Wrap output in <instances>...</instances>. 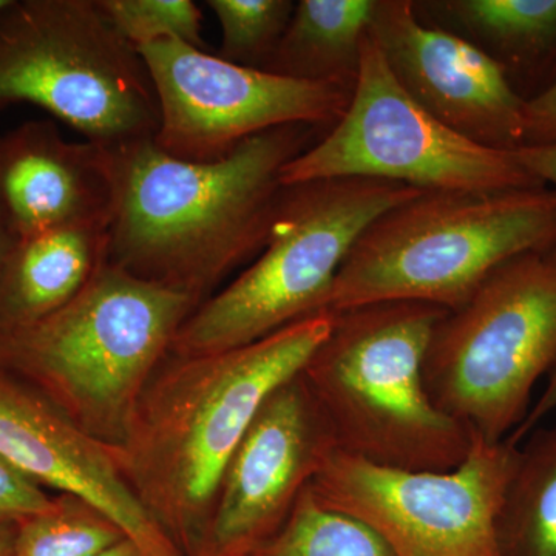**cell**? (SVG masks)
<instances>
[{
	"label": "cell",
	"mask_w": 556,
	"mask_h": 556,
	"mask_svg": "<svg viewBox=\"0 0 556 556\" xmlns=\"http://www.w3.org/2000/svg\"><path fill=\"white\" fill-rule=\"evenodd\" d=\"M317 127H277L223 159L167 155L153 138L110 149L115 199L108 263L201 300L265 247L285 167L314 144Z\"/></svg>",
	"instance_id": "1"
},
{
	"label": "cell",
	"mask_w": 556,
	"mask_h": 556,
	"mask_svg": "<svg viewBox=\"0 0 556 556\" xmlns=\"http://www.w3.org/2000/svg\"><path fill=\"white\" fill-rule=\"evenodd\" d=\"M332 314L251 345L170 358L139 399L118 450L124 478L182 556H200L230 457L278 387L306 367Z\"/></svg>",
	"instance_id": "2"
},
{
	"label": "cell",
	"mask_w": 556,
	"mask_h": 556,
	"mask_svg": "<svg viewBox=\"0 0 556 556\" xmlns=\"http://www.w3.org/2000/svg\"><path fill=\"white\" fill-rule=\"evenodd\" d=\"M201 300L105 263L49 317L0 332V368L30 383L89 437L119 447L146 388Z\"/></svg>",
	"instance_id": "3"
},
{
	"label": "cell",
	"mask_w": 556,
	"mask_h": 556,
	"mask_svg": "<svg viewBox=\"0 0 556 556\" xmlns=\"http://www.w3.org/2000/svg\"><path fill=\"white\" fill-rule=\"evenodd\" d=\"M447 313L420 302L331 313L302 378L340 452L415 471H448L466 459L473 434L433 404L424 382L431 336Z\"/></svg>",
	"instance_id": "4"
},
{
	"label": "cell",
	"mask_w": 556,
	"mask_h": 556,
	"mask_svg": "<svg viewBox=\"0 0 556 556\" xmlns=\"http://www.w3.org/2000/svg\"><path fill=\"white\" fill-rule=\"evenodd\" d=\"M554 241L551 188L424 190L362 232L332 285L328 313L380 302L453 311L497 266Z\"/></svg>",
	"instance_id": "5"
},
{
	"label": "cell",
	"mask_w": 556,
	"mask_h": 556,
	"mask_svg": "<svg viewBox=\"0 0 556 556\" xmlns=\"http://www.w3.org/2000/svg\"><path fill=\"white\" fill-rule=\"evenodd\" d=\"M419 192L367 178L285 186L265 247L236 280L190 314L170 354L236 350L325 313L336 277L362 232Z\"/></svg>",
	"instance_id": "6"
},
{
	"label": "cell",
	"mask_w": 556,
	"mask_h": 556,
	"mask_svg": "<svg viewBox=\"0 0 556 556\" xmlns=\"http://www.w3.org/2000/svg\"><path fill=\"white\" fill-rule=\"evenodd\" d=\"M556 362V241L515 255L439 321L424 364L433 404L486 442L526 419Z\"/></svg>",
	"instance_id": "7"
},
{
	"label": "cell",
	"mask_w": 556,
	"mask_h": 556,
	"mask_svg": "<svg viewBox=\"0 0 556 556\" xmlns=\"http://www.w3.org/2000/svg\"><path fill=\"white\" fill-rule=\"evenodd\" d=\"M31 104L86 141L155 138L160 108L141 54L97 0H10L0 10V108Z\"/></svg>",
	"instance_id": "8"
},
{
	"label": "cell",
	"mask_w": 556,
	"mask_h": 556,
	"mask_svg": "<svg viewBox=\"0 0 556 556\" xmlns=\"http://www.w3.org/2000/svg\"><path fill=\"white\" fill-rule=\"evenodd\" d=\"M332 178L378 179L417 190L546 188L517 152L478 144L413 100L369 33L345 112L281 174L285 186Z\"/></svg>",
	"instance_id": "9"
},
{
	"label": "cell",
	"mask_w": 556,
	"mask_h": 556,
	"mask_svg": "<svg viewBox=\"0 0 556 556\" xmlns=\"http://www.w3.org/2000/svg\"><path fill=\"white\" fill-rule=\"evenodd\" d=\"M521 447L473 434L448 471L376 466L336 450L308 485L321 506L361 521L393 556H501L496 522Z\"/></svg>",
	"instance_id": "10"
},
{
	"label": "cell",
	"mask_w": 556,
	"mask_h": 556,
	"mask_svg": "<svg viewBox=\"0 0 556 556\" xmlns=\"http://www.w3.org/2000/svg\"><path fill=\"white\" fill-rule=\"evenodd\" d=\"M138 53L159 100L153 141L167 155L193 163L223 159L247 139L277 127H332L354 90L232 64L174 39Z\"/></svg>",
	"instance_id": "11"
},
{
	"label": "cell",
	"mask_w": 556,
	"mask_h": 556,
	"mask_svg": "<svg viewBox=\"0 0 556 556\" xmlns=\"http://www.w3.org/2000/svg\"><path fill=\"white\" fill-rule=\"evenodd\" d=\"M336 450L302 372L278 387L230 457L200 556H249L287 521Z\"/></svg>",
	"instance_id": "12"
},
{
	"label": "cell",
	"mask_w": 556,
	"mask_h": 556,
	"mask_svg": "<svg viewBox=\"0 0 556 556\" xmlns=\"http://www.w3.org/2000/svg\"><path fill=\"white\" fill-rule=\"evenodd\" d=\"M369 36L401 86L434 118L485 148L525 146V100L481 46L428 27L407 0H376Z\"/></svg>",
	"instance_id": "13"
},
{
	"label": "cell",
	"mask_w": 556,
	"mask_h": 556,
	"mask_svg": "<svg viewBox=\"0 0 556 556\" xmlns=\"http://www.w3.org/2000/svg\"><path fill=\"white\" fill-rule=\"evenodd\" d=\"M0 455L40 485L89 504L144 556H182L119 467L118 450L89 437L49 397L0 368Z\"/></svg>",
	"instance_id": "14"
},
{
	"label": "cell",
	"mask_w": 556,
	"mask_h": 556,
	"mask_svg": "<svg viewBox=\"0 0 556 556\" xmlns=\"http://www.w3.org/2000/svg\"><path fill=\"white\" fill-rule=\"evenodd\" d=\"M110 149L72 142L50 119L0 135V223L14 240L75 223L109 222Z\"/></svg>",
	"instance_id": "15"
},
{
	"label": "cell",
	"mask_w": 556,
	"mask_h": 556,
	"mask_svg": "<svg viewBox=\"0 0 556 556\" xmlns=\"http://www.w3.org/2000/svg\"><path fill=\"white\" fill-rule=\"evenodd\" d=\"M109 222L75 223L17 240L0 273V332L72 302L108 263Z\"/></svg>",
	"instance_id": "16"
},
{
	"label": "cell",
	"mask_w": 556,
	"mask_h": 556,
	"mask_svg": "<svg viewBox=\"0 0 556 556\" xmlns=\"http://www.w3.org/2000/svg\"><path fill=\"white\" fill-rule=\"evenodd\" d=\"M375 9L376 0H300L262 70L354 89Z\"/></svg>",
	"instance_id": "17"
},
{
	"label": "cell",
	"mask_w": 556,
	"mask_h": 556,
	"mask_svg": "<svg viewBox=\"0 0 556 556\" xmlns=\"http://www.w3.org/2000/svg\"><path fill=\"white\" fill-rule=\"evenodd\" d=\"M442 9L490 47L510 84L556 79V0H452Z\"/></svg>",
	"instance_id": "18"
},
{
	"label": "cell",
	"mask_w": 556,
	"mask_h": 556,
	"mask_svg": "<svg viewBox=\"0 0 556 556\" xmlns=\"http://www.w3.org/2000/svg\"><path fill=\"white\" fill-rule=\"evenodd\" d=\"M527 438L497 515V548L501 556H556V427Z\"/></svg>",
	"instance_id": "19"
},
{
	"label": "cell",
	"mask_w": 556,
	"mask_h": 556,
	"mask_svg": "<svg viewBox=\"0 0 556 556\" xmlns=\"http://www.w3.org/2000/svg\"><path fill=\"white\" fill-rule=\"evenodd\" d=\"M249 556H393L378 533L357 519L318 504L309 490L287 521Z\"/></svg>",
	"instance_id": "20"
},
{
	"label": "cell",
	"mask_w": 556,
	"mask_h": 556,
	"mask_svg": "<svg viewBox=\"0 0 556 556\" xmlns=\"http://www.w3.org/2000/svg\"><path fill=\"white\" fill-rule=\"evenodd\" d=\"M123 540L100 511L64 495L50 510L17 526L13 556H94Z\"/></svg>",
	"instance_id": "21"
},
{
	"label": "cell",
	"mask_w": 556,
	"mask_h": 556,
	"mask_svg": "<svg viewBox=\"0 0 556 556\" xmlns=\"http://www.w3.org/2000/svg\"><path fill=\"white\" fill-rule=\"evenodd\" d=\"M222 27L218 56L263 68L283 38L295 3L291 0H208Z\"/></svg>",
	"instance_id": "22"
},
{
	"label": "cell",
	"mask_w": 556,
	"mask_h": 556,
	"mask_svg": "<svg viewBox=\"0 0 556 556\" xmlns=\"http://www.w3.org/2000/svg\"><path fill=\"white\" fill-rule=\"evenodd\" d=\"M101 13L135 50L174 39L206 50L203 14L192 0H97Z\"/></svg>",
	"instance_id": "23"
},
{
	"label": "cell",
	"mask_w": 556,
	"mask_h": 556,
	"mask_svg": "<svg viewBox=\"0 0 556 556\" xmlns=\"http://www.w3.org/2000/svg\"><path fill=\"white\" fill-rule=\"evenodd\" d=\"M43 486L0 455V521L20 526L53 507Z\"/></svg>",
	"instance_id": "24"
},
{
	"label": "cell",
	"mask_w": 556,
	"mask_h": 556,
	"mask_svg": "<svg viewBox=\"0 0 556 556\" xmlns=\"http://www.w3.org/2000/svg\"><path fill=\"white\" fill-rule=\"evenodd\" d=\"M525 146L556 142V79L525 102Z\"/></svg>",
	"instance_id": "25"
},
{
	"label": "cell",
	"mask_w": 556,
	"mask_h": 556,
	"mask_svg": "<svg viewBox=\"0 0 556 556\" xmlns=\"http://www.w3.org/2000/svg\"><path fill=\"white\" fill-rule=\"evenodd\" d=\"M515 152L522 166L541 185L556 192V142L555 144L522 146Z\"/></svg>",
	"instance_id": "26"
},
{
	"label": "cell",
	"mask_w": 556,
	"mask_h": 556,
	"mask_svg": "<svg viewBox=\"0 0 556 556\" xmlns=\"http://www.w3.org/2000/svg\"><path fill=\"white\" fill-rule=\"evenodd\" d=\"M556 409V362L554 367L551 368L547 375V383L546 388H544L541 396L536 399L535 404L530 407L529 413H527L526 419L522 420L521 426L514 431V433L508 437V441L514 442V444H521L522 441L527 437H529L532 431H535L538 426L543 422L544 419L551 413H554Z\"/></svg>",
	"instance_id": "27"
},
{
	"label": "cell",
	"mask_w": 556,
	"mask_h": 556,
	"mask_svg": "<svg viewBox=\"0 0 556 556\" xmlns=\"http://www.w3.org/2000/svg\"><path fill=\"white\" fill-rule=\"evenodd\" d=\"M17 526L0 521V556H13Z\"/></svg>",
	"instance_id": "28"
},
{
	"label": "cell",
	"mask_w": 556,
	"mask_h": 556,
	"mask_svg": "<svg viewBox=\"0 0 556 556\" xmlns=\"http://www.w3.org/2000/svg\"><path fill=\"white\" fill-rule=\"evenodd\" d=\"M94 556H144L141 554V551L137 546H135L131 541L123 540L119 541L118 544L108 548V551L101 552V554Z\"/></svg>",
	"instance_id": "29"
},
{
	"label": "cell",
	"mask_w": 556,
	"mask_h": 556,
	"mask_svg": "<svg viewBox=\"0 0 556 556\" xmlns=\"http://www.w3.org/2000/svg\"><path fill=\"white\" fill-rule=\"evenodd\" d=\"M14 243H16V240L10 236L9 230L3 228L2 223H0V273H2L5 260L9 257L11 248L14 247Z\"/></svg>",
	"instance_id": "30"
},
{
	"label": "cell",
	"mask_w": 556,
	"mask_h": 556,
	"mask_svg": "<svg viewBox=\"0 0 556 556\" xmlns=\"http://www.w3.org/2000/svg\"><path fill=\"white\" fill-rule=\"evenodd\" d=\"M10 0H0V10L3 9V7L9 5Z\"/></svg>",
	"instance_id": "31"
}]
</instances>
